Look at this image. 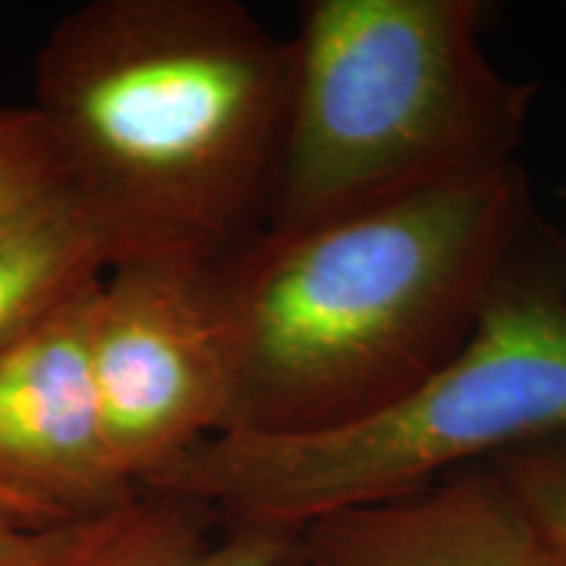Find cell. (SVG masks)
Returning a JSON list of instances; mask_svg holds the SVG:
<instances>
[{"label": "cell", "mask_w": 566, "mask_h": 566, "mask_svg": "<svg viewBox=\"0 0 566 566\" xmlns=\"http://www.w3.org/2000/svg\"><path fill=\"white\" fill-rule=\"evenodd\" d=\"M292 40L239 0H90L34 55L63 192L111 268H212L271 221Z\"/></svg>", "instance_id": "cell-1"}, {"label": "cell", "mask_w": 566, "mask_h": 566, "mask_svg": "<svg viewBox=\"0 0 566 566\" xmlns=\"http://www.w3.org/2000/svg\"><path fill=\"white\" fill-rule=\"evenodd\" d=\"M530 226L516 163L268 226L208 271L221 433H321L394 405L462 349Z\"/></svg>", "instance_id": "cell-2"}, {"label": "cell", "mask_w": 566, "mask_h": 566, "mask_svg": "<svg viewBox=\"0 0 566 566\" xmlns=\"http://www.w3.org/2000/svg\"><path fill=\"white\" fill-rule=\"evenodd\" d=\"M535 242L530 229L462 349L394 405L321 433H216L142 491L296 533L566 436V275Z\"/></svg>", "instance_id": "cell-3"}, {"label": "cell", "mask_w": 566, "mask_h": 566, "mask_svg": "<svg viewBox=\"0 0 566 566\" xmlns=\"http://www.w3.org/2000/svg\"><path fill=\"white\" fill-rule=\"evenodd\" d=\"M485 13L483 0L304 3L268 226L514 166L537 87L485 53Z\"/></svg>", "instance_id": "cell-4"}, {"label": "cell", "mask_w": 566, "mask_h": 566, "mask_svg": "<svg viewBox=\"0 0 566 566\" xmlns=\"http://www.w3.org/2000/svg\"><path fill=\"white\" fill-rule=\"evenodd\" d=\"M208 271L118 265L92 296L90 363L105 441L134 491L226 428L229 378Z\"/></svg>", "instance_id": "cell-5"}, {"label": "cell", "mask_w": 566, "mask_h": 566, "mask_svg": "<svg viewBox=\"0 0 566 566\" xmlns=\"http://www.w3.org/2000/svg\"><path fill=\"white\" fill-rule=\"evenodd\" d=\"M97 283L0 349V495L42 525L92 520L137 493L111 459L92 378Z\"/></svg>", "instance_id": "cell-6"}, {"label": "cell", "mask_w": 566, "mask_h": 566, "mask_svg": "<svg viewBox=\"0 0 566 566\" xmlns=\"http://www.w3.org/2000/svg\"><path fill=\"white\" fill-rule=\"evenodd\" d=\"M307 566H543L537 537L491 464L317 516L296 530Z\"/></svg>", "instance_id": "cell-7"}, {"label": "cell", "mask_w": 566, "mask_h": 566, "mask_svg": "<svg viewBox=\"0 0 566 566\" xmlns=\"http://www.w3.org/2000/svg\"><path fill=\"white\" fill-rule=\"evenodd\" d=\"M294 546L289 530L226 525L181 495L137 491L84 520L53 566H281Z\"/></svg>", "instance_id": "cell-8"}, {"label": "cell", "mask_w": 566, "mask_h": 566, "mask_svg": "<svg viewBox=\"0 0 566 566\" xmlns=\"http://www.w3.org/2000/svg\"><path fill=\"white\" fill-rule=\"evenodd\" d=\"M105 271L101 242L66 192L0 226V349Z\"/></svg>", "instance_id": "cell-9"}, {"label": "cell", "mask_w": 566, "mask_h": 566, "mask_svg": "<svg viewBox=\"0 0 566 566\" xmlns=\"http://www.w3.org/2000/svg\"><path fill=\"white\" fill-rule=\"evenodd\" d=\"M59 192V163L38 111L0 105V226Z\"/></svg>", "instance_id": "cell-10"}, {"label": "cell", "mask_w": 566, "mask_h": 566, "mask_svg": "<svg viewBox=\"0 0 566 566\" xmlns=\"http://www.w3.org/2000/svg\"><path fill=\"white\" fill-rule=\"evenodd\" d=\"M488 464L504 480L546 548L566 556V436L522 446Z\"/></svg>", "instance_id": "cell-11"}, {"label": "cell", "mask_w": 566, "mask_h": 566, "mask_svg": "<svg viewBox=\"0 0 566 566\" xmlns=\"http://www.w3.org/2000/svg\"><path fill=\"white\" fill-rule=\"evenodd\" d=\"M82 522L40 525L0 504V566H53L74 546Z\"/></svg>", "instance_id": "cell-12"}, {"label": "cell", "mask_w": 566, "mask_h": 566, "mask_svg": "<svg viewBox=\"0 0 566 566\" xmlns=\"http://www.w3.org/2000/svg\"><path fill=\"white\" fill-rule=\"evenodd\" d=\"M543 566H566V556L564 554H556V551L548 548L546 564H543Z\"/></svg>", "instance_id": "cell-13"}, {"label": "cell", "mask_w": 566, "mask_h": 566, "mask_svg": "<svg viewBox=\"0 0 566 566\" xmlns=\"http://www.w3.org/2000/svg\"><path fill=\"white\" fill-rule=\"evenodd\" d=\"M281 566H307V564H304L300 548L294 546V551H292V554H289V558H286V562H283Z\"/></svg>", "instance_id": "cell-14"}, {"label": "cell", "mask_w": 566, "mask_h": 566, "mask_svg": "<svg viewBox=\"0 0 566 566\" xmlns=\"http://www.w3.org/2000/svg\"><path fill=\"white\" fill-rule=\"evenodd\" d=\"M0 504H3V506H9V509H13V512H19V509H17V506H13V504H9V501H6V499H3V495H0ZM19 514H21V516H27L24 512H19ZM27 520H32V516H27ZM32 522H34V520H32Z\"/></svg>", "instance_id": "cell-15"}]
</instances>
